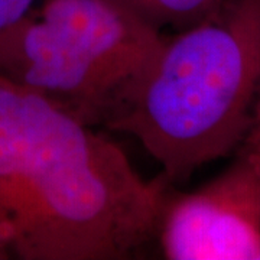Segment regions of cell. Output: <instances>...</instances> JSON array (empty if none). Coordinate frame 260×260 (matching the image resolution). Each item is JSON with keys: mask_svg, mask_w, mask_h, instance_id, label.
<instances>
[{"mask_svg": "<svg viewBox=\"0 0 260 260\" xmlns=\"http://www.w3.org/2000/svg\"><path fill=\"white\" fill-rule=\"evenodd\" d=\"M106 127L139 140L171 185L240 148L260 127V0L167 37Z\"/></svg>", "mask_w": 260, "mask_h": 260, "instance_id": "obj_2", "label": "cell"}, {"mask_svg": "<svg viewBox=\"0 0 260 260\" xmlns=\"http://www.w3.org/2000/svg\"><path fill=\"white\" fill-rule=\"evenodd\" d=\"M210 184L168 197L158 239L169 260H259L260 127Z\"/></svg>", "mask_w": 260, "mask_h": 260, "instance_id": "obj_4", "label": "cell"}, {"mask_svg": "<svg viewBox=\"0 0 260 260\" xmlns=\"http://www.w3.org/2000/svg\"><path fill=\"white\" fill-rule=\"evenodd\" d=\"M159 30L195 26L215 16L230 0H112Z\"/></svg>", "mask_w": 260, "mask_h": 260, "instance_id": "obj_5", "label": "cell"}, {"mask_svg": "<svg viewBox=\"0 0 260 260\" xmlns=\"http://www.w3.org/2000/svg\"><path fill=\"white\" fill-rule=\"evenodd\" d=\"M167 37L112 0H39L0 35V78L90 127L129 102Z\"/></svg>", "mask_w": 260, "mask_h": 260, "instance_id": "obj_3", "label": "cell"}, {"mask_svg": "<svg viewBox=\"0 0 260 260\" xmlns=\"http://www.w3.org/2000/svg\"><path fill=\"white\" fill-rule=\"evenodd\" d=\"M259 260H260V256H259Z\"/></svg>", "mask_w": 260, "mask_h": 260, "instance_id": "obj_7", "label": "cell"}, {"mask_svg": "<svg viewBox=\"0 0 260 260\" xmlns=\"http://www.w3.org/2000/svg\"><path fill=\"white\" fill-rule=\"evenodd\" d=\"M172 192L123 149L0 78V260H123L158 237Z\"/></svg>", "mask_w": 260, "mask_h": 260, "instance_id": "obj_1", "label": "cell"}, {"mask_svg": "<svg viewBox=\"0 0 260 260\" xmlns=\"http://www.w3.org/2000/svg\"><path fill=\"white\" fill-rule=\"evenodd\" d=\"M39 0H0V35L16 23Z\"/></svg>", "mask_w": 260, "mask_h": 260, "instance_id": "obj_6", "label": "cell"}]
</instances>
